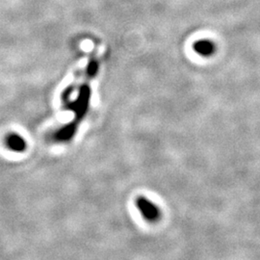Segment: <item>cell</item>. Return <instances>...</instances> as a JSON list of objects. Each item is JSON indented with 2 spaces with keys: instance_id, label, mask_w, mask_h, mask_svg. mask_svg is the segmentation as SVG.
<instances>
[{
  "instance_id": "2",
  "label": "cell",
  "mask_w": 260,
  "mask_h": 260,
  "mask_svg": "<svg viewBox=\"0 0 260 260\" xmlns=\"http://www.w3.org/2000/svg\"><path fill=\"white\" fill-rule=\"evenodd\" d=\"M6 147L15 152H23L26 148V142L20 135L17 133H10L5 139Z\"/></svg>"
},
{
  "instance_id": "1",
  "label": "cell",
  "mask_w": 260,
  "mask_h": 260,
  "mask_svg": "<svg viewBox=\"0 0 260 260\" xmlns=\"http://www.w3.org/2000/svg\"><path fill=\"white\" fill-rule=\"evenodd\" d=\"M137 207L144 218L149 221H156L160 216V212L156 205H153L146 198H139L137 200Z\"/></svg>"
},
{
  "instance_id": "3",
  "label": "cell",
  "mask_w": 260,
  "mask_h": 260,
  "mask_svg": "<svg viewBox=\"0 0 260 260\" xmlns=\"http://www.w3.org/2000/svg\"><path fill=\"white\" fill-rule=\"evenodd\" d=\"M194 47H195L196 52L202 56H210L213 54L215 51V46L213 43L206 40L197 42Z\"/></svg>"
}]
</instances>
